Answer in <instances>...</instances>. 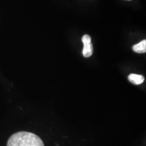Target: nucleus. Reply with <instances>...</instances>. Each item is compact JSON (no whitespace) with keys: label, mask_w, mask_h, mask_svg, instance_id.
<instances>
[{"label":"nucleus","mask_w":146,"mask_h":146,"mask_svg":"<svg viewBox=\"0 0 146 146\" xmlns=\"http://www.w3.org/2000/svg\"><path fill=\"white\" fill-rule=\"evenodd\" d=\"M129 1H130V0H129Z\"/></svg>","instance_id":"5"},{"label":"nucleus","mask_w":146,"mask_h":146,"mask_svg":"<svg viewBox=\"0 0 146 146\" xmlns=\"http://www.w3.org/2000/svg\"><path fill=\"white\" fill-rule=\"evenodd\" d=\"M128 80L131 83L135 85H139L144 82L145 78L141 75L131 74L128 76Z\"/></svg>","instance_id":"3"},{"label":"nucleus","mask_w":146,"mask_h":146,"mask_svg":"<svg viewBox=\"0 0 146 146\" xmlns=\"http://www.w3.org/2000/svg\"><path fill=\"white\" fill-rule=\"evenodd\" d=\"M7 146H44L38 136L28 131H19L11 136Z\"/></svg>","instance_id":"1"},{"label":"nucleus","mask_w":146,"mask_h":146,"mask_svg":"<svg viewBox=\"0 0 146 146\" xmlns=\"http://www.w3.org/2000/svg\"><path fill=\"white\" fill-rule=\"evenodd\" d=\"M133 50L137 53L142 54L146 52V40H143L139 43L134 45L133 47Z\"/></svg>","instance_id":"4"},{"label":"nucleus","mask_w":146,"mask_h":146,"mask_svg":"<svg viewBox=\"0 0 146 146\" xmlns=\"http://www.w3.org/2000/svg\"><path fill=\"white\" fill-rule=\"evenodd\" d=\"M82 41L84 43L83 55L85 58H89L92 55L93 52V47L91 42V37L88 35H84L82 38Z\"/></svg>","instance_id":"2"}]
</instances>
